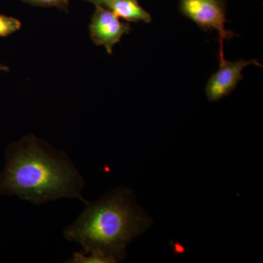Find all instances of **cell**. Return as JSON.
<instances>
[{
	"instance_id": "6da1fadb",
	"label": "cell",
	"mask_w": 263,
	"mask_h": 263,
	"mask_svg": "<svg viewBox=\"0 0 263 263\" xmlns=\"http://www.w3.org/2000/svg\"><path fill=\"white\" fill-rule=\"evenodd\" d=\"M85 181L65 151L34 135L22 137L5 149L0 195L16 196L34 205L83 196Z\"/></svg>"
},
{
	"instance_id": "7a4b0ae2",
	"label": "cell",
	"mask_w": 263,
	"mask_h": 263,
	"mask_svg": "<svg viewBox=\"0 0 263 263\" xmlns=\"http://www.w3.org/2000/svg\"><path fill=\"white\" fill-rule=\"evenodd\" d=\"M150 221L134 192L119 187L96 201L86 202L83 212L63 234L66 240L80 245L81 252L96 251L119 262L125 257L127 246L148 230Z\"/></svg>"
},
{
	"instance_id": "3957f363",
	"label": "cell",
	"mask_w": 263,
	"mask_h": 263,
	"mask_svg": "<svg viewBox=\"0 0 263 263\" xmlns=\"http://www.w3.org/2000/svg\"><path fill=\"white\" fill-rule=\"evenodd\" d=\"M180 13L205 32L216 31L219 38V60L224 58V42L234 37L226 29V0H179Z\"/></svg>"
},
{
	"instance_id": "277c9868",
	"label": "cell",
	"mask_w": 263,
	"mask_h": 263,
	"mask_svg": "<svg viewBox=\"0 0 263 263\" xmlns=\"http://www.w3.org/2000/svg\"><path fill=\"white\" fill-rule=\"evenodd\" d=\"M95 8L89 24L90 36L95 45L103 46L108 54H112L114 46L120 42L124 34L131 32V26L121 22L108 8Z\"/></svg>"
},
{
	"instance_id": "5b68a950",
	"label": "cell",
	"mask_w": 263,
	"mask_h": 263,
	"mask_svg": "<svg viewBox=\"0 0 263 263\" xmlns=\"http://www.w3.org/2000/svg\"><path fill=\"white\" fill-rule=\"evenodd\" d=\"M219 60V69L209 78L205 86V95L210 102L219 101L233 92L238 83L243 80L246 67L252 65L262 67L257 60L231 62L224 57Z\"/></svg>"
},
{
	"instance_id": "8992f818",
	"label": "cell",
	"mask_w": 263,
	"mask_h": 263,
	"mask_svg": "<svg viewBox=\"0 0 263 263\" xmlns=\"http://www.w3.org/2000/svg\"><path fill=\"white\" fill-rule=\"evenodd\" d=\"M105 8L127 22L148 24L152 21V15L140 5L138 0H112Z\"/></svg>"
},
{
	"instance_id": "52a82bcc",
	"label": "cell",
	"mask_w": 263,
	"mask_h": 263,
	"mask_svg": "<svg viewBox=\"0 0 263 263\" xmlns=\"http://www.w3.org/2000/svg\"><path fill=\"white\" fill-rule=\"evenodd\" d=\"M67 263H115L110 257H107L101 252H75L72 258L65 261Z\"/></svg>"
},
{
	"instance_id": "ba28073f",
	"label": "cell",
	"mask_w": 263,
	"mask_h": 263,
	"mask_svg": "<svg viewBox=\"0 0 263 263\" xmlns=\"http://www.w3.org/2000/svg\"><path fill=\"white\" fill-rule=\"evenodd\" d=\"M22 22L14 17L0 14V37H7L22 28Z\"/></svg>"
},
{
	"instance_id": "9c48e42d",
	"label": "cell",
	"mask_w": 263,
	"mask_h": 263,
	"mask_svg": "<svg viewBox=\"0 0 263 263\" xmlns=\"http://www.w3.org/2000/svg\"><path fill=\"white\" fill-rule=\"evenodd\" d=\"M32 6L41 8H57L58 9L67 10L70 0H18Z\"/></svg>"
},
{
	"instance_id": "30bf717a",
	"label": "cell",
	"mask_w": 263,
	"mask_h": 263,
	"mask_svg": "<svg viewBox=\"0 0 263 263\" xmlns=\"http://www.w3.org/2000/svg\"><path fill=\"white\" fill-rule=\"evenodd\" d=\"M84 1L92 3L95 6L106 7L107 5H108L110 2H111L112 0H84Z\"/></svg>"
},
{
	"instance_id": "8fae6325",
	"label": "cell",
	"mask_w": 263,
	"mask_h": 263,
	"mask_svg": "<svg viewBox=\"0 0 263 263\" xmlns=\"http://www.w3.org/2000/svg\"><path fill=\"white\" fill-rule=\"evenodd\" d=\"M10 69L8 66L3 65V64L0 63V71H4V72H8Z\"/></svg>"
}]
</instances>
